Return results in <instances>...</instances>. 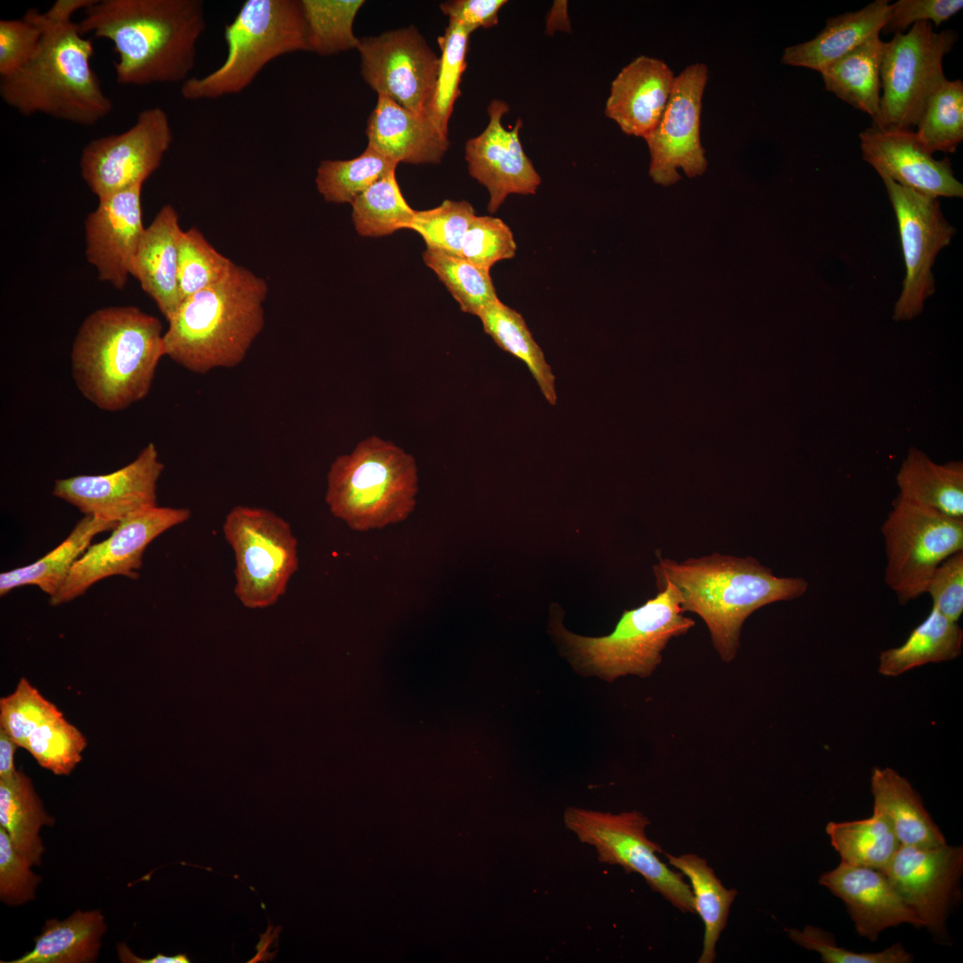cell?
Instances as JSON below:
<instances>
[{
  "instance_id": "1",
  "label": "cell",
  "mask_w": 963,
  "mask_h": 963,
  "mask_svg": "<svg viewBox=\"0 0 963 963\" xmlns=\"http://www.w3.org/2000/svg\"><path fill=\"white\" fill-rule=\"evenodd\" d=\"M113 44L119 85L183 83L190 78L206 29L201 0H93L78 22Z\"/></svg>"
},
{
  "instance_id": "2",
  "label": "cell",
  "mask_w": 963,
  "mask_h": 963,
  "mask_svg": "<svg viewBox=\"0 0 963 963\" xmlns=\"http://www.w3.org/2000/svg\"><path fill=\"white\" fill-rule=\"evenodd\" d=\"M93 0H57L42 12L44 32L31 59L19 70L0 78V95L24 116L44 114L91 127L113 109L92 68L94 45L72 20Z\"/></svg>"
},
{
  "instance_id": "3",
  "label": "cell",
  "mask_w": 963,
  "mask_h": 963,
  "mask_svg": "<svg viewBox=\"0 0 963 963\" xmlns=\"http://www.w3.org/2000/svg\"><path fill=\"white\" fill-rule=\"evenodd\" d=\"M656 585L672 584L682 611L697 614L710 632L720 659L733 661L745 620L769 604L802 597L808 582L800 577H778L752 556L713 553L676 562L659 557L654 566Z\"/></svg>"
},
{
  "instance_id": "4",
  "label": "cell",
  "mask_w": 963,
  "mask_h": 963,
  "mask_svg": "<svg viewBox=\"0 0 963 963\" xmlns=\"http://www.w3.org/2000/svg\"><path fill=\"white\" fill-rule=\"evenodd\" d=\"M162 325L136 306H109L89 314L75 336L71 373L80 393L115 412L144 399L165 356Z\"/></svg>"
},
{
  "instance_id": "5",
  "label": "cell",
  "mask_w": 963,
  "mask_h": 963,
  "mask_svg": "<svg viewBox=\"0 0 963 963\" xmlns=\"http://www.w3.org/2000/svg\"><path fill=\"white\" fill-rule=\"evenodd\" d=\"M265 279L235 265L219 283L182 300L167 320L165 356L197 374L239 365L264 327Z\"/></svg>"
},
{
  "instance_id": "6",
  "label": "cell",
  "mask_w": 963,
  "mask_h": 963,
  "mask_svg": "<svg viewBox=\"0 0 963 963\" xmlns=\"http://www.w3.org/2000/svg\"><path fill=\"white\" fill-rule=\"evenodd\" d=\"M325 502L351 530L367 531L405 521L418 492L412 455L391 441L368 437L339 456L327 473Z\"/></svg>"
},
{
  "instance_id": "7",
  "label": "cell",
  "mask_w": 963,
  "mask_h": 963,
  "mask_svg": "<svg viewBox=\"0 0 963 963\" xmlns=\"http://www.w3.org/2000/svg\"><path fill=\"white\" fill-rule=\"evenodd\" d=\"M224 38V62L203 77L183 82L184 99L213 100L240 94L275 59L309 52L300 0H247L225 26Z\"/></svg>"
},
{
  "instance_id": "8",
  "label": "cell",
  "mask_w": 963,
  "mask_h": 963,
  "mask_svg": "<svg viewBox=\"0 0 963 963\" xmlns=\"http://www.w3.org/2000/svg\"><path fill=\"white\" fill-rule=\"evenodd\" d=\"M657 588L654 598L624 611L609 635L582 637L558 629L577 663L608 681L626 675L651 676L670 640L686 634L696 624L684 615L679 591L672 584H658Z\"/></svg>"
},
{
  "instance_id": "9",
  "label": "cell",
  "mask_w": 963,
  "mask_h": 963,
  "mask_svg": "<svg viewBox=\"0 0 963 963\" xmlns=\"http://www.w3.org/2000/svg\"><path fill=\"white\" fill-rule=\"evenodd\" d=\"M222 531L235 560V594L248 608L274 605L299 567L298 542L291 525L262 507L235 506Z\"/></svg>"
},
{
  "instance_id": "10",
  "label": "cell",
  "mask_w": 963,
  "mask_h": 963,
  "mask_svg": "<svg viewBox=\"0 0 963 963\" xmlns=\"http://www.w3.org/2000/svg\"><path fill=\"white\" fill-rule=\"evenodd\" d=\"M958 40L951 29L936 32L931 22L914 23L907 33L885 42L880 69L883 94L872 127L912 130L926 105L946 79L942 59Z\"/></svg>"
},
{
  "instance_id": "11",
  "label": "cell",
  "mask_w": 963,
  "mask_h": 963,
  "mask_svg": "<svg viewBox=\"0 0 963 963\" xmlns=\"http://www.w3.org/2000/svg\"><path fill=\"white\" fill-rule=\"evenodd\" d=\"M881 532L886 556L885 580L901 605L926 593L936 567L963 550V519L900 496L894 499Z\"/></svg>"
},
{
  "instance_id": "12",
  "label": "cell",
  "mask_w": 963,
  "mask_h": 963,
  "mask_svg": "<svg viewBox=\"0 0 963 963\" xmlns=\"http://www.w3.org/2000/svg\"><path fill=\"white\" fill-rule=\"evenodd\" d=\"M564 823L583 844L595 848L602 863L641 875L649 887L682 912L695 913L691 887L681 872L658 857L663 851L646 835L648 819L638 811L618 814L570 807Z\"/></svg>"
},
{
  "instance_id": "13",
  "label": "cell",
  "mask_w": 963,
  "mask_h": 963,
  "mask_svg": "<svg viewBox=\"0 0 963 963\" xmlns=\"http://www.w3.org/2000/svg\"><path fill=\"white\" fill-rule=\"evenodd\" d=\"M881 178L898 222L906 268L893 318L908 321L922 312L934 294L933 265L941 250L951 243L955 229L943 217L938 198Z\"/></svg>"
},
{
  "instance_id": "14",
  "label": "cell",
  "mask_w": 963,
  "mask_h": 963,
  "mask_svg": "<svg viewBox=\"0 0 963 963\" xmlns=\"http://www.w3.org/2000/svg\"><path fill=\"white\" fill-rule=\"evenodd\" d=\"M172 142L166 111L160 107L144 109L126 131L95 138L84 146L81 177L98 199L144 185L159 169Z\"/></svg>"
},
{
  "instance_id": "15",
  "label": "cell",
  "mask_w": 963,
  "mask_h": 963,
  "mask_svg": "<svg viewBox=\"0 0 963 963\" xmlns=\"http://www.w3.org/2000/svg\"><path fill=\"white\" fill-rule=\"evenodd\" d=\"M361 76L377 93L425 115L432 98L440 57L414 26L359 38Z\"/></svg>"
},
{
  "instance_id": "16",
  "label": "cell",
  "mask_w": 963,
  "mask_h": 963,
  "mask_svg": "<svg viewBox=\"0 0 963 963\" xmlns=\"http://www.w3.org/2000/svg\"><path fill=\"white\" fill-rule=\"evenodd\" d=\"M708 68L696 62L675 77L664 111L656 127L644 139L650 154L649 176L655 184L669 186L681 177L701 176L707 160L700 137L702 99Z\"/></svg>"
},
{
  "instance_id": "17",
  "label": "cell",
  "mask_w": 963,
  "mask_h": 963,
  "mask_svg": "<svg viewBox=\"0 0 963 963\" xmlns=\"http://www.w3.org/2000/svg\"><path fill=\"white\" fill-rule=\"evenodd\" d=\"M190 516L187 508L156 506L120 520L109 538L90 545L75 562L62 588L50 597V604L55 606L69 602L109 576L136 579L146 547Z\"/></svg>"
},
{
  "instance_id": "18",
  "label": "cell",
  "mask_w": 963,
  "mask_h": 963,
  "mask_svg": "<svg viewBox=\"0 0 963 963\" xmlns=\"http://www.w3.org/2000/svg\"><path fill=\"white\" fill-rule=\"evenodd\" d=\"M163 470L155 444L149 442L132 462L112 473L56 480L53 494L85 515L119 523L157 506V482Z\"/></svg>"
},
{
  "instance_id": "19",
  "label": "cell",
  "mask_w": 963,
  "mask_h": 963,
  "mask_svg": "<svg viewBox=\"0 0 963 963\" xmlns=\"http://www.w3.org/2000/svg\"><path fill=\"white\" fill-rule=\"evenodd\" d=\"M508 111L507 103L493 99L487 108V127L465 145L468 172L488 190L487 208L490 213H495L508 195H533L541 184V177L520 140L522 119L510 129L502 123Z\"/></svg>"
},
{
  "instance_id": "20",
  "label": "cell",
  "mask_w": 963,
  "mask_h": 963,
  "mask_svg": "<svg viewBox=\"0 0 963 963\" xmlns=\"http://www.w3.org/2000/svg\"><path fill=\"white\" fill-rule=\"evenodd\" d=\"M963 869V847L947 844L901 845L884 872L932 933L945 932L946 918Z\"/></svg>"
},
{
  "instance_id": "21",
  "label": "cell",
  "mask_w": 963,
  "mask_h": 963,
  "mask_svg": "<svg viewBox=\"0 0 963 963\" xmlns=\"http://www.w3.org/2000/svg\"><path fill=\"white\" fill-rule=\"evenodd\" d=\"M143 185H133L98 199L85 221L86 257L98 278L118 290L127 284L130 264L145 227L142 210Z\"/></svg>"
},
{
  "instance_id": "22",
  "label": "cell",
  "mask_w": 963,
  "mask_h": 963,
  "mask_svg": "<svg viewBox=\"0 0 963 963\" xmlns=\"http://www.w3.org/2000/svg\"><path fill=\"white\" fill-rule=\"evenodd\" d=\"M859 136L863 160L881 177L935 198L963 196V185L954 177L950 159H934L912 130L870 127Z\"/></svg>"
},
{
  "instance_id": "23",
  "label": "cell",
  "mask_w": 963,
  "mask_h": 963,
  "mask_svg": "<svg viewBox=\"0 0 963 963\" xmlns=\"http://www.w3.org/2000/svg\"><path fill=\"white\" fill-rule=\"evenodd\" d=\"M819 882L844 902L859 935L871 942L888 927L904 923L924 926L879 870L841 861L835 868L823 873Z\"/></svg>"
},
{
  "instance_id": "24",
  "label": "cell",
  "mask_w": 963,
  "mask_h": 963,
  "mask_svg": "<svg viewBox=\"0 0 963 963\" xmlns=\"http://www.w3.org/2000/svg\"><path fill=\"white\" fill-rule=\"evenodd\" d=\"M662 60L640 55L613 80L605 114L629 136L645 137L658 124L675 79Z\"/></svg>"
},
{
  "instance_id": "25",
  "label": "cell",
  "mask_w": 963,
  "mask_h": 963,
  "mask_svg": "<svg viewBox=\"0 0 963 963\" xmlns=\"http://www.w3.org/2000/svg\"><path fill=\"white\" fill-rule=\"evenodd\" d=\"M366 129L368 145L399 164L439 163L449 146L445 136L426 116L415 113L378 95Z\"/></svg>"
},
{
  "instance_id": "26",
  "label": "cell",
  "mask_w": 963,
  "mask_h": 963,
  "mask_svg": "<svg viewBox=\"0 0 963 963\" xmlns=\"http://www.w3.org/2000/svg\"><path fill=\"white\" fill-rule=\"evenodd\" d=\"M182 232L177 210L170 204L164 205L145 227L129 268V275L138 281L166 320L181 303L177 265Z\"/></svg>"
},
{
  "instance_id": "27",
  "label": "cell",
  "mask_w": 963,
  "mask_h": 963,
  "mask_svg": "<svg viewBox=\"0 0 963 963\" xmlns=\"http://www.w3.org/2000/svg\"><path fill=\"white\" fill-rule=\"evenodd\" d=\"M890 12L889 1L876 0L860 10L829 18L825 28L814 38L786 47L781 62L820 73L871 35L881 32Z\"/></svg>"
},
{
  "instance_id": "28",
  "label": "cell",
  "mask_w": 963,
  "mask_h": 963,
  "mask_svg": "<svg viewBox=\"0 0 963 963\" xmlns=\"http://www.w3.org/2000/svg\"><path fill=\"white\" fill-rule=\"evenodd\" d=\"M873 811L890 823L901 845L929 848L946 844L910 782L891 768H875L871 776Z\"/></svg>"
},
{
  "instance_id": "29",
  "label": "cell",
  "mask_w": 963,
  "mask_h": 963,
  "mask_svg": "<svg viewBox=\"0 0 963 963\" xmlns=\"http://www.w3.org/2000/svg\"><path fill=\"white\" fill-rule=\"evenodd\" d=\"M901 498L948 516L963 519V463L939 464L910 448L896 474Z\"/></svg>"
},
{
  "instance_id": "30",
  "label": "cell",
  "mask_w": 963,
  "mask_h": 963,
  "mask_svg": "<svg viewBox=\"0 0 963 963\" xmlns=\"http://www.w3.org/2000/svg\"><path fill=\"white\" fill-rule=\"evenodd\" d=\"M107 930L99 910H78L64 920L48 919L35 946L9 963H88L96 960Z\"/></svg>"
},
{
  "instance_id": "31",
  "label": "cell",
  "mask_w": 963,
  "mask_h": 963,
  "mask_svg": "<svg viewBox=\"0 0 963 963\" xmlns=\"http://www.w3.org/2000/svg\"><path fill=\"white\" fill-rule=\"evenodd\" d=\"M880 32L820 71L825 89L874 120L880 102V69L885 42Z\"/></svg>"
},
{
  "instance_id": "32",
  "label": "cell",
  "mask_w": 963,
  "mask_h": 963,
  "mask_svg": "<svg viewBox=\"0 0 963 963\" xmlns=\"http://www.w3.org/2000/svg\"><path fill=\"white\" fill-rule=\"evenodd\" d=\"M118 523L85 515L69 536L55 548L37 561L0 575V595L26 585L37 586L50 597L65 583L75 562L86 552L93 538L114 529Z\"/></svg>"
},
{
  "instance_id": "33",
  "label": "cell",
  "mask_w": 963,
  "mask_h": 963,
  "mask_svg": "<svg viewBox=\"0 0 963 963\" xmlns=\"http://www.w3.org/2000/svg\"><path fill=\"white\" fill-rule=\"evenodd\" d=\"M54 824V818L45 811L25 773L17 770L9 778H0V827L32 867L41 863L45 851L40 829Z\"/></svg>"
},
{
  "instance_id": "34",
  "label": "cell",
  "mask_w": 963,
  "mask_h": 963,
  "mask_svg": "<svg viewBox=\"0 0 963 963\" xmlns=\"http://www.w3.org/2000/svg\"><path fill=\"white\" fill-rule=\"evenodd\" d=\"M962 645L963 630L958 621L932 607L901 646L880 653L878 671L895 677L929 663L952 660L960 654Z\"/></svg>"
},
{
  "instance_id": "35",
  "label": "cell",
  "mask_w": 963,
  "mask_h": 963,
  "mask_svg": "<svg viewBox=\"0 0 963 963\" xmlns=\"http://www.w3.org/2000/svg\"><path fill=\"white\" fill-rule=\"evenodd\" d=\"M665 856L669 863L690 881L695 910L704 924L703 951L698 963H712L716 959V943L727 925L737 891L727 889L706 860L696 854L673 856L665 852Z\"/></svg>"
},
{
  "instance_id": "36",
  "label": "cell",
  "mask_w": 963,
  "mask_h": 963,
  "mask_svg": "<svg viewBox=\"0 0 963 963\" xmlns=\"http://www.w3.org/2000/svg\"><path fill=\"white\" fill-rule=\"evenodd\" d=\"M478 317L484 332L501 350L525 363L547 401L555 405L557 400L555 375L523 316L498 299Z\"/></svg>"
},
{
  "instance_id": "37",
  "label": "cell",
  "mask_w": 963,
  "mask_h": 963,
  "mask_svg": "<svg viewBox=\"0 0 963 963\" xmlns=\"http://www.w3.org/2000/svg\"><path fill=\"white\" fill-rule=\"evenodd\" d=\"M826 832L841 861L883 873L901 846L889 821L877 811L860 820L828 822Z\"/></svg>"
},
{
  "instance_id": "38",
  "label": "cell",
  "mask_w": 963,
  "mask_h": 963,
  "mask_svg": "<svg viewBox=\"0 0 963 963\" xmlns=\"http://www.w3.org/2000/svg\"><path fill=\"white\" fill-rule=\"evenodd\" d=\"M397 163L367 144L358 156L350 160H325L317 169V189L332 203L351 204L375 181L391 170Z\"/></svg>"
},
{
  "instance_id": "39",
  "label": "cell",
  "mask_w": 963,
  "mask_h": 963,
  "mask_svg": "<svg viewBox=\"0 0 963 963\" xmlns=\"http://www.w3.org/2000/svg\"><path fill=\"white\" fill-rule=\"evenodd\" d=\"M352 206V221L358 235L381 237L407 228L416 210L406 202L395 170L375 181L359 194Z\"/></svg>"
},
{
  "instance_id": "40",
  "label": "cell",
  "mask_w": 963,
  "mask_h": 963,
  "mask_svg": "<svg viewBox=\"0 0 963 963\" xmlns=\"http://www.w3.org/2000/svg\"><path fill=\"white\" fill-rule=\"evenodd\" d=\"M309 52L322 56L357 49L353 24L362 0H300Z\"/></svg>"
},
{
  "instance_id": "41",
  "label": "cell",
  "mask_w": 963,
  "mask_h": 963,
  "mask_svg": "<svg viewBox=\"0 0 963 963\" xmlns=\"http://www.w3.org/2000/svg\"><path fill=\"white\" fill-rule=\"evenodd\" d=\"M423 259L444 284L463 312L479 317L489 305L498 300L490 271L462 256L426 248Z\"/></svg>"
},
{
  "instance_id": "42",
  "label": "cell",
  "mask_w": 963,
  "mask_h": 963,
  "mask_svg": "<svg viewBox=\"0 0 963 963\" xmlns=\"http://www.w3.org/2000/svg\"><path fill=\"white\" fill-rule=\"evenodd\" d=\"M473 32L458 21L449 20L444 34L438 37L440 49L439 72L425 115L448 136L449 122L460 94L459 85L466 68V53Z\"/></svg>"
},
{
  "instance_id": "43",
  "label": "cell",
  "mask_w": 963,
  "mask_h": 963,
  "mask_svg": "<svg viewBox=\"0 0 963 963\" xmlns=\"http://www.w3.org/2000/svg\"><path fill=\"white\" fill-rule=\"evenodd\" d=\"M915 132L918 143L933 154L952 153L963 140V83L948 80L928 100Z\"/></svg>"
},
{
  "instance_id": "44",
  "label": "cell",
  "mask_w": 963,
  "mask_h": 963,
  "mask_svg": "<svg viewBox=\"0 0 963 963\" xmlns=\"http://www.w3.org/2000/svg\"><path fill=\"white\" fill-rule=\"evenodd\" d=\"M235 264L218 252L195 227L182 232L178 244L177 279L181 302L225 279Z\"/></svg>"
},
{
  "instance_id": "45",
  "label": "cell",
  "mask_w": 963,
  "mask_h": 963,
  "mask_svg": "<svg viewBox=\"0 0 963 963\" xmlns=\"http://www.w3.org/2000/svg\"><path fill=\"white\" fill-rule=\"evenodd\" d=\"M86 739L64 719L62 712L38 726L29 737L26 749L37 762L55 775H70L82 760Z\"/></svg>"
},
{
  "instance_id": "46",
  "label": "cell",
  "mask_w": 963,
  "mask_h": 963,
  "mask_svg": "<svg viewBox=\"0 0 963 963\" xmlns=\"http://www.w3.org/2000/svg\"><path fill=\"white\" fill-rule=\"evenodd\" d=\"M475 216L469 202L445 200L433 209L416 210L408 229L421 235L426 248L461 256L464 237Z\"/></svg>"
},
{
  "instance_id": "47",
  "label": "cell",
  "mask_w": 963,
  "mask_h": 963,
  "mask_svg": "<svg viewBox=\"0 0 963 963\" xmlns=\"http://www.w3.org/2000/svg\"><path fill=\"white\" fill-rule=\"evenodd\" d=\"M61 713L55 704L21 678L15 690L0 699V729L24 748L38 726Z\"/></svg>"
},
{
  "instance_id": "48",
  "label": "cell",
  "mask_w": 963,
  "mask_h": 963,
  "mask_svg": "<svg viewBox=\"0 0 963 963\" xmlns=\"http://www.w3.org/2000/svg\"><path fill=\"white\" fill-rule=\"evenodd\" d=\"M516 250L514 234L502 219L476 215L464 237L461 256L490 271L497 262L514 258Z\"/></svg>"
},
{
  "instance_id": "49",
  "label": "cell",
  "mask_w": 963,
  "mask_h": 963,
  "mask_svg": "<svg viewBox=\"0 0 963 963\" xmlns=\"http://www.w3.org/2000/svg\"><path fill=\"white\" fill-rule=\"evenodd\" d=\"M42 12L31 8L21 18L0 21V78L19 70L36 53L44 32Z\"/></svg>"
},
{
  "instance_id": "50",
  "label": "cell",
  "mask_w": 963,
  "mask_h": 963,
  "mask_svg": "<svg viewBox=\"0 0 963 963\" xmlns=\"http://www.w3.org/2000/svg\"><path fill=\"white\" fill-rule=\"evenodd\" d=\"M791 940L798 945L819 952L825 963H909L912 955L901 943L877 952H854L839 947L830 933L813 926L802 930L788 929Z\"/></svg>"
},
{
  "instance_id": "51",
  "label": "cell",
  "mask_w": 963,
  "mask_h": 963,
  "mask_svg": "<svg viewBox=\"0 0 963 963\" xmlns=\"http://www.w3.org/2000/svg\"><path fill=\"white\" fill-rule=\"evenodd\" d=\"M31 867L14 849L6 830L0 827V899L4 903L16 906L35 898L41 879Z\"/></svg>"
},
{
  "instance_id": "52",
  "label": "cell",
  "mask_w": 963,
  "mask_h": 963,
  "mask_svg": "<svg viewBox=\"0 0 963 963\" xmlns=\"http://www.w3.org/2000/svg\"><path fill=\"white\" fill-rule=\"evenodd\" d=\"M933 607L951 621L963 613V550L942 561L934 571L926 588Z\"/></svg>"
},
{
  "instance_id": "53",
  "label": "cell",
  "mask_w": 963,
  "mask_h": 963,
  "mask_svg": "<svg viewBox=\"0 0 963 963\" xmlns=\"http://www.w3.org/2000/svg\"><path fill=\"white\" fill-rule=\"evenodd\" d=\"M963 7L962 0H899L891 4L885 33H903L916 22H933L938 28Z\"/></svg>"
},
{
  "instance_id": "54",
  "label": "cell",
  "mask_w": 963,
  "mask_h": 963,
  "mask_svg": "<svg viewBox=\"0 0 963 963\" xmlns=\"http://www.w3.org/2000/svg\"><path fill=\"white\" fill-rule=\"evenodd\" d=\"M506 0H453L440 5L449 20L458 21L472 30L489 29L498 22V12Z\"/></svg>"
},
{
  "instance_id": "55",
  "label": "cell",
  "mask_w": 963,
  "mask_h": 963,
  "mask_svg": "<svg viewBox=\"0 0 963 963\" xmlns=\"http://www.w3.org/2000/svg\"><path fill=\"white\" fill-rule=\"evenodd\" d=\"M118 956L121 962L126 963H190L185 953H179L175 956H166L160 952L157 953L155 957L150 959H143L135 955L126 944H119L118 946Z\"/></svg>"
},
{
  "instance_id": "56",
  "label": "cell",
  "mask_w": 963,
  "mask_h": 963,
  "mask_svg": "<svg viewBox=\"0 0 963 963\" xmlns=\"http://www.w3.org/2000/svg\"><path fill=\"white\" fill-rule=\"evenodd\" d=\"M18 747L19 745L0 729V778H9L17 771L14 753Z\"/></svg>"
}]
</instances>
